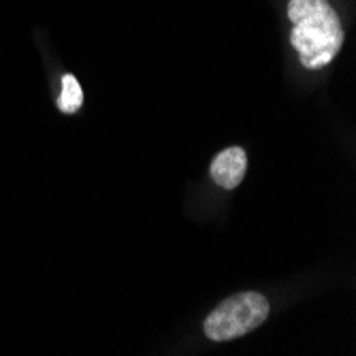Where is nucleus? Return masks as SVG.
<instances>
[{"instance_id":"f257e3e1","label":"nucleus","mask_w":356,"mask_h":356,"mask_svg":"<svg viewBox=\"0 0 356 356\" xmlns=\"http://www.w3.org/2000/svg\"><path fill=\"white\" fill-rule=\"evenodd\" d=\"M288 19L293 22L290 43L305 69H322L343 45V26L329 0H290Z\"/></svg>"},{"instance_id":"f03ea898","label":"nucleus","mask_w":356,"mask_h":356,"mask_svg":"<svg viewBox=\"0 0 356 356\" xmlns=\"http://www.w3.org/2000/svg\"><path fill=\"white\" fill-rule=\"evenodd\" d=\"M269 316V301L258 293H239L222 301L205 318V335L213 341H231L258 329Z\"/></svg>"},{"instance_id":"7ed1b4c3","label":"nucleus","mask_w":356,"mask_h":356,"mask_svg":"<svg viewBox=\"0 0 356 356\" xmlns=\"http://www.w3.org/2000/svg\"><path fill=\"white\" fill-rule=\"evenodd\" d=\"M245 169H248V156H245L243 147H229L213 158L211 177L218 186H222L226 190H233L243 181Z\"/></svg>"},{"instance_id":"20e7f679","label":"nucleus","mask_w":356,"mask_h":356,"mask_svg":"<svg viewBox=\"0 0 356 356\" xmlns=\"http://www.w3.org/2000/svg\"><path fill=\"white\" fill-rule=\"evenodd\" d=\"M83 103V92L81 86L73 75H64L62 77V94L58 99V107L62 113H75Z\"/></svg>"}]
</instances>
